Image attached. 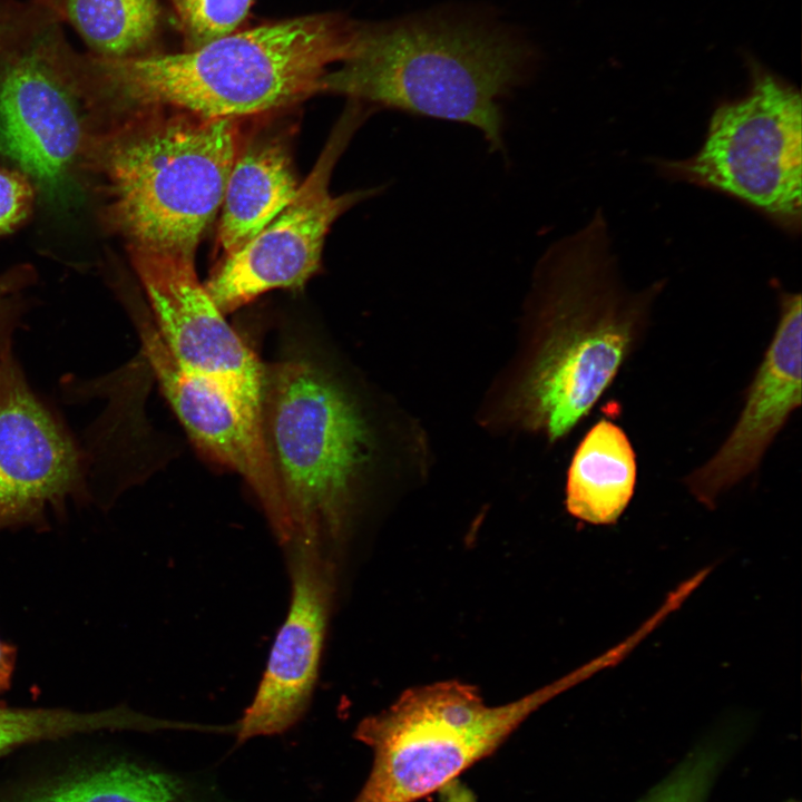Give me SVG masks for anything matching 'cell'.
Instances as JSON below:
<instances>
[{
    "mask_svg": "<svg viewBox=\"0 0 802 802\" xmlns=\"http://www.w3.org/2000/svg\"><path fill=\"white\" fill-rule=\"evenodd\" d=\"M531 53L508 30L472 17L427 13L361 25L356 48L321 91L373 110L404 111L479 130L503 150L500 101L528 74Z\"/></svg>",
    "mask_w": 802,
    "mask_h": 802,
    "instance_id": "2",
    "label": "cell"
},
{
    "mask_svg": "<svg viewBox=\"0 0 802 802\" xmlns=\"http://www.w3.org/2000/svg\"><path fill=\"white\" fill-rule=\"evenodd\" d=\"M669 178L710 187L759 209L789 232L802 222V104L792 85L755 67L749 90L713 111L701 147L658 160Z\"/></svg>",
    "mask_w": 802,
    "mask_h": 802,
    "instance_id": "7",
    "label": "cell"
},
{
    "mask_svg": "<svg viewBox=\"0 0 802 802\" xmlns=\"http://www.w3.org/2000/svg\"><path fill=\"white\" fill-rule=\"evenodd\" d=\"M360 23L338 13L275 21L177 53L97 57L100 86L134 110L167 108L244 119L321 91L330 66L354 52Z\"/></svg>",
    "mask_w": 802,
    "mask_h": 802,
    "instance_id": "1",
    "label": "cell"
},
{
    "mask_svg": "<svg viewBox=\"0 0 802 802\" xmlns=\"http://www.w3.org/2000/svg\"><path fill=\"white\" fill-rule=\"evenodd\" d=\"M56 9L98 57L151 53L160 36L157 0H52Z\"/></svg>",
    "mask_w": 802,
    "mask_h": 802,
    "instance_id": "18",
    "label": "cell"
},
{
    "mask_svg": "<svg viewBox=\"0 0 802 802\" xmlns=\"http://www.w3.org/2000/svg\"><path fill=\"white\" fill-rule=\"evenodd\" d=\"M539 258L551 331L526 399L532 421L554 441L590 412L640 346L666 280L639 290L624 283L600 209Z\"/></svg>",
    "mask_w": 802,
    "mask_h": 802,
    "instance_id": "3",
    "label": "cell"
},
{
    "mask_svg": "<svg viewBox=\"0 0 802 802\" xmlns=\"http://www.w3.org/2000/svg\"><path fill=\"white\" fill-rule=\"evenodd\" d=\"M801 305L800 293L780 291L777 324L736 422L714 454L684 478L689 493L708 509L759 469L776 436L801 407Z\"/></svg>",
    "mask_w": 802,
    "mask_h": 802,
    "instance_id": "14",
    "label": "cell"
},
{
    "mask_svg": "<svg viewBox=\"0 0 802 802\" xmlns=\"http://www.w3.org/2000/svg\"><path fill=\"white\" fill-rule=\"evenodd\" d=\"M136 323L144 358L194 446L209 461L243 477L278 544L288 542L292 526L263 434L243 419L217 384L176 361L150 317H137Z\"/></svg>",
    "mask_w": 802,
    "mask_h": 802,
    "instance_id": "13",
    "label": "cell"
},
{
    "mask_svg": "<svg viewBox=\"0 0 802 802\" xmlns=\"http://www.w3.org/2000/svg\"><path fill=\"white\" fill-rule=\"evenodd\" d=\"M21 26L22 19L18 11L0 0V50L14 42Z\"/></svg>",
    "mask_w": 802,
    "mask_h": 802,
    "instance_id": "23",
    "label": "cell"
},
{
    "mask_svg": "<svg viewBox=\"0 0 802 802\" xmlns=\"http://www.w3.org/2000/svg\"><path fill=\"white\" fill-rule=\"evenodd\" d=\"M14 802H194L185 783L131 761L70 770L22 791Z\"/></svg>",
    "mask_w": 802,
    "mask_h": 802,
    "instance_id": "17",
    "label": "cell"
},
{
    "mask_svg": "<svg viewBox=\"0 0 802 802\" xmlns=\"http://www.w3.org/2000/svg\"><path fill=\"white\" fill-rule=\"evenodd\" d=\"M242 120L138 109L105 138L107 216L131 248L195 254L221 208Z\"/></svg>",
    "mask_w": 802,
    "mask_h": 802,
    "instance_id": "4",
    "label": "cell"
},
{
    "mask_svg": "<svg viewBox=\"0 0 802 802\" xmlns=\"http://www.w3.org/2000/svg\"><path fill=\"white\" fill-rule=\"evenodd\" d=\"M284 549L291 579L288 612L254 697L234 726L238 744L292 728L307 711L319 676L333 565L313 539L295 537Z\"/></svg>",
    "mask_w": 802,
    "mask_h": 802,
    "instance_id": "11",
    "label": "cell"
},
{
    "mask_svg": "<svg viewBox=\"0 0 802 802\" xmlns=\"http://www.w3.org/2000/svg\"><path fill=\"white\" fill-rule=\"evenodd\" d=\"M185 49L228 36L246 19L253 0H169Z\"/></svg>",
    "mask_w": 802,
    "mask_h": 802,
    "instance_id": "20",
    "label": "cell"
},
{
    "mask_svg": "<svg viewBox=\"0 0 802 802\" xmlns=\"http://www.w3.org/2000/svg\"><path fill=\"white\" fill-rule=\"evenodd\" d=\"M33 188L21 170L0 167V234L17 228L30 214Z\"/></svg>",
    "mask_w": 802,
    "mask_h": 802,
    "instance_id": "22",
    "label": "cell"
},
{
    "mask_svg": "<svg viewBox=\"0 0 802 802\" xmlns=\"http://www.w3.org/2000/svg\"><path fill=\"white\" fill-rule=\"evenodd\" d=\"M299 186L284 134L256 130L242 135L221 204L218 244L224 254L233 253L268 225Z\"/></svg>",
    "mask_w": 802,
    "mask_h": 802,
    "instance_id": "15",
    "label": "cell"
},
{
    "mask_svg": "<svg viewBox=\"0 0 802 802\" xmlns=\"http://www.w3.org/2000/svg\"><path fill=\"white\" fill-rule=\"evenodd\" d=\"M53 45L40 40L0 63V151L49 196L61 197L84 131L78 99Z\"/></svg>",
    "mask_w": 802,
    "mask_h": 802,
    "instance_id": "12",
    "label": "cell"
},
{
    "mask_svg": "<svg viewBox=\"0 0 802 802\" xmlns=\"http://www.w3.org/2000/svg\"><path fill=\"white\" fill-rule=\"evenodd\" d=\"M723 760L721 749H697L637 802H705Z\"/></svg>",
    "mask_w": 802,
    "mask_h": 802,
    "instance_id": "21",
    "label": "cell"
},
{
    "mask_svg": "<svg viewBox=\"0 0 802 802\" xmlns=\"http://www.w3.org/2000/svg\"><path fill=\"white\" fill-rule=\"evenodd\" d=\"M17 661V648L0 638V694L11 686L12 674Z\"/></svg>",
    "mask_w": 802,
    "mask_h": 802,
    "instance_id": "24",
    "label": "cell"
},
{
    "mask_svg": "<svg viewBox=\"0 0 802 802\" xmlns=\"http://www.w3.org/2000/svg\"><path fill=\"white\" fill-rule=\"evenodd\" d=\"M85 491L79 449L29 387L10 338L0 339V530H46L48 514Z\"/></svg>",
    "mask_w": 802,
    "mask_h": 802,
    "instance_id": "10",
    "label": "cell"
},
{
    "mask_svg": "<svg viewBox=\"0 0 802 802\" xmlns=\"http://www.w3.org/2000/svg\"><path fill=\"white\" fill-rule=\"evenodd\" d=\"M597 671L590 661L497 706L457 681L405 691L356 726L355 737L371 749L373 763L353 802H418L432 794L495 752L539 707Z\"/></svg>",
    "mask_w": 802,
    "mask_h": 802,
    "instance_id": "6",
    "label": "cell"
},
{
    "mask_svg": "<svg viewBox=\"0 0 802 802\" xmlns=\"http://www.w3.org/2000/svg\"><path fill=\"white\" fill-rule=\"evenodd\" d=\"M158 721L125 706L98 712L23 708L0 705V754L18 746L76 734L115 730H153Z\"/></svg>",
    "mask_w": 802,
    "mask_h": 802,
    "instance_id": "19",
    "label": "cell"
},
{
    "mask_svg": "<svg viewBox=\"0 0 802 802\" xmlns=\"http://www.w3.org/2000/svg\"><path fill=\"white\" fill-rule=\"evenodd\" d=\"M789 802H796V801H789Z\"/></svg>",
    "mask_w": 802,
    "mask_h": 802,
    "instance_id": "25",
    "label": "cell"
},
{
    "mask_svg": "<svg viewBox=\"0 0 802 802\" xmlns=\"http://www.w3.org/2000/svg\"><path fill=\"white\" fill-rule=\"evenodd\" d=\"M153 322L176 361L217 384L243 419L262 426V361L227 323L205 284L194 255L131 248Z\"/></svg>",
    "mask_w": 802,
    "mask_h": 802,
    "instance_id": "9",
    "label": "cell"
},
{
    "mask_svg": "<svg viewBox=\"0 0 802 802\" xmlns=\"http://www.w3.org/2000/svg\"><path fill=\"white\" fill-rule=\"evenodd\" d=\"M319 159L288 205L243 246L225 255L205 287L223 314L235 312L265 292L301 288L321 266L333 223L382 188L334 195L333 169L354 131L374 110L349 100Z\"/></svg>",
    "mask_w": 802,
    "mask_h": 802,
    "instance_id": "8",
    "label": "cell"
},
{
    "mask_svg": "<svg viewBox=\"0 0 802 802\" xmlns=\"http://www.w3.org/2000/svg\"><path fill=\"white\" fill-rule=\"evenodd\" d=\"M637 467L625 431L602 419L586 433L573 457L566 486V507L591 525H613L634 495Z\"/></svg>",
    "mask_w": 802,
    "mask_h": 802,
    "instance_id": "16",
    "label": "cell"
},
{
    "mask_svg": "<svg viewBox=\"0 0 802 802\" xmlns=\"http://www.w3.org/2000/svg\"><path fill=\"white\" fill-rule=\"evenodd\" d=\"M262 365L264 442L293 538L315 540L330 558L369 460V429L311 339L291 340Z\"/></svg>",
    "mask_w": 802,
    "mask_h": 802,
    "instance_id": "5",
    "label": "cell"
}]
</instances>
